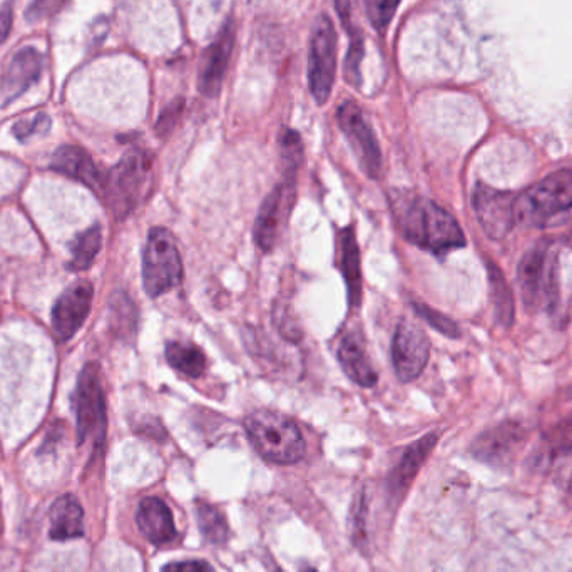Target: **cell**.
I'll return each mask as SVG.
<instances>
[{"label":"cell","mask_w":572,"mask_h":572,"mask_svg":"<svg viewBox=\"0 0 572 572\" xmlns=\"http://www.w3.org/2000/svg\"><path fill=\"white\" fill-rule=\"evenodd\" d=\"M392 213L402 235L437 256L465 246V236L449 211L434 201L410 193L392 195Z\"/></svg>","instance_id":"6da1fadb"},{"label":"cell","mask_w":572,"mask_h":572,"mask_svg":"<svg viewBox=\"0 0 572 572\" xmlns=\"http://www.w3.org/2000/svg\"><path fill=\"white\" fill-rule=\"evenodd\" d=\"M245 429L256 452L273 464H295L307 450L298 425L280 412L256 410L246 417Z\"/></svg>","instance_id":"7a4b0ae2"},{"label":"cell","mask_w":572,"mask_h":572,"mask_svg":"<svg viewBox=\"0 0 572 572\" xmlns=\"http://www.w3.org/2000/svg\"><path fill=\"white\" fill-rule=\"evenodd\" d=\"M572 211V169L549 174L516 198V225L546 228Z\"/></svg>","instance_id":"3957f363"},{"label":"cell","mask_w":572,"mask_h":572,"mask_svg":"<svg viewBox=\"0 0 572 572\" xmlns=\"http://www.w3.org/2000/svg\"><path fill=\"white\" fill-rule=\"evenodd\" d=\"M153 181V158L148 151L131 149L109 171L104 183V200L118 220L131 215Z\"/></svg>","instance_id":"277c9868"},{"label":"cell","mask_w":572,"mask_h":572,"mask_svg":"<svg viewBox=\"0 0 572 572\" xmlns=\"http://www.w3.org/2000/svg\"><path fill=\"white\" fill-rule=\"evenodd\" d=\"M517 280L522 300L531 312L547 310L557 300V260L551 245L541 241L527 250L519 261Z\"/></svg>","instance_id":"5b68a950"},{"label":"cell","mask_w":572,"mask_h":572,"mask_svg":"<svg viewBox=\"0 0 572 572\" xmlns=\"http://www.w3.org/2000/svg\"><path fill=\"white\" fill-rule=\"evenodd\" d=\"M183 280V263L171 231L153 228L143 253V285L151 298L171 292Z\"/></svg>","instance_id":"8992f818"},{"label":"cell","mask_w":572,"mask_h":572,"mask_svg":"<svg viewBox=\"0 0 572 572\" xmlns=\"http://www.w3.org/2000/svg\"><path fill=\"white\" fill-rule=\"evenodd\" d=\"M337 46V31L332 19L320 14L313 22L308 54V82L318 104L327 103L332 94L337 76Z\"/></svg>","instance_id":"52a82bcc"},{"label":"cell","mask_w":572,"mask_h":572,"mask_svg":"<svg viewBox=\"0 0 572 572\" xmlns=\"http://www.w3.org/2000/svg\"><path fill=\"white\" fill-rule=\"evenodd\" d=\"M77 437L84 444L87 440L103 442L106 434V397H104L101 373L96 363H87L74 392Z\"/></svg>","instance_id":"ba28073f"},{"label":"cell","mask_w":572,"mask_h":572,"mask_svg":"<svg viewBox=\"0 0 572 572\" xmlns=\"http://www.w3.org/2000/svg\"><path fill=\"white\" fill-rule=\"evenodd\" d=\"M337 121L345 138L352 146L353 154L358 164L362 166L363 173L368 174L372 179H377L382 171V151H380L377 136L363 116L360 106L353 101H345L338 108Z\"/></svg>","instance_id":"9c48e42d"},{"label":"cell","mask_w":572,"mask_h":572,"mask_svg":"<svg viewBox=\"0 0 572 572\" xmlns=\"http://www.w3.org/2000/svg\"><path fill=\"white\" fill-rule=\"evenodd\" d=\"M516 195L501 191L484 183L475 184L472 191V208L479 225L491 240H502L516 226Z\"/></svg>","instance_id":"30bf717a"},{"label":"cell","mask_w":572,"mask_h":572,"mask_svg":"<svg viewBox=\"0 0 572 572\" xmlns=\"http://www.w3.org/2000/svg\"><path fill=\"white\" fill-rule=\"evenodd\" d=\"M297 201V188L293 181L278 184L261 205L255 223V241L258 248L271 251L280 238Z\"/></svg>","instance_id":"8fae6325"},{"label":"cell","mask_w":572,"mask_h":572,"mask_svg":"<svg viewBox=\"0 0 572 572\" xmlns=\"http://www.w3.org/2000/svg\"><path fill=\"white\" fill-rule=\"evenodd\" d=\"M430 342L424 330L410 320H402L392 340V362L402 382H412L429 362Z\"/></svg>","instance_id":"7c38bea8"},{"label":"cell","mask_w":572,"mask_h":572,"mask_svg":"<svg viewBox=\"0 0 572 572\" xmlns=\"http://www.w3.org/2000/svg\"><path fill=\"white\" fill-rule=\"evenodd\" d=\"M527 430L514 420H506L492 429L482 432L470 445L475 459L491 465H504L516 457L526 442Z\"/></svg>","instance_id":"4fadbf2b"},{"label":"cell","mask_w":572,"mask_h":572,"mask_svg":"<svg viewBox=\"0 0 572 572\" xmlns=\"http://www.w3.org/2000/svg\"><path fill=\"white\" fill-rule=\"evenodd\" d=\"M94 288L87 280L72 283L52 308V328L61 340H71L91 312Z\"/></svg>","instance_id":"5bb4252c"},{"label":"cell","mask_w":572,"mask_h":572,"mask_svg":"<svg viewBox=\"0 0 572 572\" xmlns=\"http://www.w3.org/2000/svg\"><path fill=\"white\" fill-rule=\"evenodd\" d=\"M235 46V27L226 24L218 34L215 42L206 49L201 59L198 87L206 98H216L220 94L225 81V74L230 66L231 52Z\"/></svg>","instance_id":"9a60e30c"},{"label":"cell","mask_w":572,"mask_h":572,"mask_svg":"<svg viewBox=\"0 0 572 572\" xmlns=\"http://www.w3.org/2000/svg\"><path fill=\"white\" fill-rule=\"evenodd\" d=\"M44 59L41 52L34 47H24L12 57L2 77V91L9 101L19 98L21 94L34 86L42 74Z\"/></svg>","instance_id":"2e32d148"},{"label":"cell","mask_w":572,"mask_h":572,"mask_svg":"<svg viewBox=\"0 0 572 572\" xmlns=\"http://www.w3.org/2000/svg\"><path fill=\"white\" fill-rule=\"evenodd\" d=\"M51 168L57 173L81 181L98 193H103L106 176L101 173V169L92 161L91 156L79 146L66 144L57 149L51 159Z\"/></svg>","instance_id":"e0dca14e"},{"label":"cell","mask_w":572,"mask_h":572,"mask_svg":"<svg viewBox=\"0 0 572 572\" xmlns=\"http://www.w3.org/2000/svg\"><path fill=\"white\" fill-rule=\"evenodd\" d=\"M338 362L348 378L365 389L375 387L378 382V373L373 368L372 360L367 352V345L362 335L350 332L343 337L338 347Z\"/></svg>","instance_id":"ac0fdd59"},{"label":"cell","mask_w":572,"mask_h":572,"mask_svg":"<svg viewBox=\"0 0 572 572\" xmlns=\"http://www.w3.org/2000/svg\"><path fill=\"white\" fill-rule=\"evenodd\" d=\"M139 531L156 546L173 541L178 531L174 526L173 514L158 497H148L141 501L136 514Z\"/></svg>","instance_id":"d6986e66"},{"label":"cell","mask_w":572,"mask_h":572,"mask_svg":"<svg viewBox=\"0 0 572 572\" xmlns=\"http://www.w3.org/2000/svg\"><path fill=\"white\" fill-rule=\"evenodd\" d=\"M439 435L427 434L422 439L417 440L415 444L410 445L409 449L405 450L402 455L399 465L395 467L394 472L390 475L389 487L392 496H404L405 492L409 491L412 482L419 474L420 467L424 465L425 460L429 457L430 452L434 450L437 445Z\"/></svg>","instance_id":"ffe728a7"},{"label":"cell","mask_w":572,"mask_h":572,"mask_svg":"<svg viewBox=\"0 0 572 572\" xmlns=\"http://www.w3.org/2000/svg\"><path fill=\"white\" fill-rule=\"evenodd\" d=\"M338 266L347 283L348 300L352 307H358L362 300V265L358 250L355 228L348 226L338 233Z\"/></svg>","instance_id":"44dd1931"},{"label":"cell","mask_w":572,"mask_h":572,"mask_svg":"<svg viewBox=\"0 0 572 572\" xmlns=\"http://www.w3.org/2000/svg\"><path fill=\"white\" fill-rule=\"evenodd\" d=\"M49 536L54 541H69L84 536V511L76 497L66 494L52 504Z\"/></svg>","instance_id":"7402d4cb"},{"label":"cell","mask_w":572,"mask_h":572,"mask_svg":"<svg viewBox=\"0 0 572 572\" xmlns=\"http://www.w3.org/2000/svg\"><path fill=\"white\" fill-rule=\"evenodd\" d=\"M169 365L186 377L198 378L205 373L206 355L191 342H169L164 350Z\"/></svg>","instance_id":"603a6c76"},{"label":"cell","mask_w":572,"mask_h":572,"mask_svg":"<svg viewBox=\"0 0 572 572\" xmlns=\"http://www.w3.org/2000/svg\"><path fill=\"white\" fill-rule=\"evenodd\" d=\"M487 275H489V285H491L492 302H494V312H496L497 322L504 327H511L516 315L514 308V297L511 288L507 285L506 276L499 266L492 261H487Z\"/></svg>","instance_id":"cb8c5ba5"},{"label":"cell","mask_w":572,"mask_h":572,"mask_svg":"<svg viewBox=\"0 0 572 572\" xmlns=\"http://www.w3.org/2000/svg\"><path fill=\"white\" fill-rule=\"evenodd\" d=\"M109 323L116 337L131 340L138 327V312L133 300L124 292L114 293L109 305Z\"/></svg>","instance_id":"d4e9b609"},{"label":"cell","mask_w":572,"mask_h":572,"mask_svg":"<svg viewBox=\"0 0 572 572\" xmlns=\"http://www.w3.org/2000/svg\"><path fill=\"white\" fill-rule=\"evenodd\" d=\"M103 245V233L101 226H91L86 231H82L72 240L71 243V263L69 268L74 271H84L94 263L99 250Z\"/></svg>","instance_id":"484cf974"},{"label":"cell","mask_w":572,"mask_h":572,"mask_svg":"<svg viewBox=\"0 0 572 572\" xmlns=\"http://www.w3.org/2000/svg\"><path fill=\"white\" fill-rule=\"evenodd\" d=\"M281 168L286 181L295 183V176L303 161V143L300 134L293 129L285 128L280 134Z\"/></svg>","instance_id":"4316f807"},{"label":"cell","mask_w":572,"mask_h":572,"mask_svg":"<svg viewBox=\"0 0 572 572\" xmlns=\"http://www.w3.org/2000/svg\"><path fill=\"white\" fill-rule=\"evenodd\" d=\"M196 514H198L201 534L205 536L206 541L215 546L225 544L228 539V524H226L223 512L210 504H198Z\"/></svg>","instance_id":"83f0119b"},{"label":"cell","mask_w":572,"mask_h":572,"mask_svg":"<svg viewBox=\"0 0 572 572\" xmlns=\"http://www.w3.org/2000/svg\"><path fill=\"white\" fill-rule=\"evenodd\" d=\"M348 32H350V46H348L347 59H345V77L352 86H358L365 42H363L362 32L355 27Z\"/></svg>","instance_id":"f1b7e54d"},{"label":"cell","mask_w":572,"mask_h":572,"mask_svg":"<svg viewBox=\"0 0 572 572\" xmlns=\"http://www.w3.org/2000/svg\"><path fill=\"white\" fill-rule=\"evenodd\" d=\"M400 2L402 0H365L368 21L375 31L384 32L390 26Z\"/></svg>","instance_id":"f546056e"},{"label":"cell","mask_w":572,"mask_h":572,"mask_svg":"<svg viewBox=\"0 0 572 572\" xmlns=\"http://www.w3.org/2000/svg\"><path fill=\"white\" fill-rule=\"evenodd\" d=\"M415 310L419 313V317L424 318L425 322L429 323L430 327L435 328L437 332L442 333L445 337L459 338L460 330L454 320L445 317L444 313L437 312L434 308L422 305V303H415Z\"/></svg>","instance_id":"4dcf8cb0"},{"label":"cell","mask_w":572,"mask_h":572,"mask_svg":"<svg viewBox=\"0 0 572 572\" xmlns=\"http://www.w3.org/2000/svg\"><path fill=\"white\" fill-rule=\"evenodd\" d=\"M547 442L557 452H572V414L559 420L549 430Z\"/></svg>","instance_id":"1f68e13d"},{"label":"cell","mask_w":572,"mask_h":572,"mask_svg":"<svg viewBox=\"0 0 572 572\" xmlns=\"http://www.w3.org/2000/svg\"><path fill=\"white\" fill-rule=\"evenodd\" d=\"M367 507L365 496L360 494L352 509V541L358 547L367 544Z\"/></svg>","instance_id":"d6a6232c"},{"label":"cell","mask_w":572,"mask_h":572,"mask_svg":"<svg viewBox=\"0 0 572 572\" xmlns=\"http://www.w3.org/2000/svg\"><path fill=\"white\" fill-rule=\"evenodd\" d=\"M49 126H51V121H49L46 114H37L36 118L19 121L14 126V134H16V138L19 141H26L34 134L46 133Z\"/></svg>","instance_id":"836d02e7"},{"label":"cell","mask_w":572,"mask_h":572,"mask_svg":"<svg viewBox=\"0 0 572 572\" xmlns=\"http://www.w3.org/2000/svg\"><path fill=\"white\" fill-rule=\"evenodd\" d=\"M183 109V99H176V101L166 106V109L159 116L158 126H156L159 136H168L176 128V124H178L179 118L183 114Z\"/></svg>","instance_id":"e575fe53"},{"label":"cell","mask_w":572,"mask_h":572,"mask_svg":"<svg viewBox=\"0 0 572 572\" xmlns=\"http://www.w3.org/2000/svg\"><path fill=\"white\" fill-rule=\"evenodd\" d=\"M66 2L67 0H32L29 11H27V19L31 22L44 21L47 17L54 16L56 12L61 11V7Z\"/></svg>","instance_id":"d590c367"},{"label":"cell","mask_w":572,"mask_h":572,"mask_svg":"<svg viewBox=\"0 0 572 572\" xmlns=\"http://www.w3.org/2000/svg\"><path fill=\"white\" fill-rule=\"evenodd\" d=\"M163 572H215V569L205 561L171 562L163 567Z\"/></svg>","instance_id":"8d00e7d4"},{"label":"cell","mask_w":572,"mask_h":572,"mask_svg":"<svg viewBox=\"0 0 572 572\" xmlns=\"http://www.w3.org/2000/svg\"><path fill=\"white\" fill-rule=\"evenodd\" d=\"M12 22H14V12H12V7L7 4L0 9V44H4L11 36Z\"/></svg>","instance_id":"74e56055"},{"label":"cell","mask_w":572,"mask_h":572,"mask_svg":"<svg viewBox=\"0 0 572 572\" xmlns=\"http://www.w3.org/2000/svg\"><path fill=\"white\" fill-rule=\"evenodd\" d=\"M333 4H335V9H337L338 17H340V21H342L343 26L345 29H353L352 26V6L353 0H333Z\"/></svg>","instance_id":"f35d334b"},{"label":"cell","mask_w":572,"mask_h":572,"mask_svg":"<svg viewBox=\"0 0 572 572\" xmlns=\"http://www.w3.org/2000/svg\"><path fill=\"white\" fill-rule=\"evenodd\" d=\"M302 572H317L313 567L303 566Z\"/></svg>","instance_id":"ab89813d"}]
</instances>
